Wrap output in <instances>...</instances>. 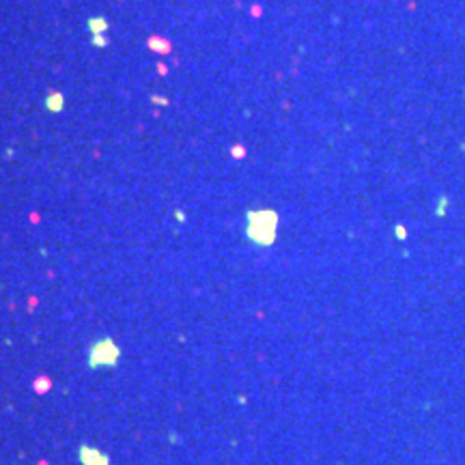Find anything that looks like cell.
Masks as SVG:
<instances>
[{"instance_id": "obj_1", "label": "cell", "mask_w": 465, "mask_h": 465, "mask_svg": "<svg viewBox=\"0 0 465 465\" xmlns=\"http://www.w3.org/2000/svg\"><path fill=\"white\" fill-rule=\"evenodd\" d=\"M276 226H278V215H276L272 209L250 211L248 213L246 235H248V239L252 243H256V246H269V243H274Z\"/></svg>"}, {"instance_id": "obj_2", "label": "cell", "mask_w": 465, "mask_h": 465, "mask_svg": "<svg viewBox=\"0 0 465 465\" xmlns=\"http://www.w3.org/2000/svg\"><path fill=\"white\" fill-rule=\"evenodd\" d=\"M118 345L112 338H99L91 345L89 349V364L93 369H104V366H115L118 362Z\"/></svg>"}, {"instance_id": "obj_3", "label": "cell", "mask_w": 465, "mask_h": 465, "mask_svg": "<svg viewBox=\"0 0 465 465\" xmlns=\"http://www.w3.org/2000/svg\"><path fill=\"white\" fill-rule=\"evenodd\" d=\"M78 459L82 465H110V459H108L106 452H101L99 448H93V446L80 448Z\"/></svg>"}, {"instance_id": "obj_4", "label": "cell", "mask_w": 465, "mask_h": 465, "mask_svg": "<svg viewBox=\"0 0 465 465\" xmlns=\"http://www.w3.org/2000/svg\"><path fill=\"white\" fill-rule=\"evenodd\" d=\"M108 28H110V24H108V20L104 18V15H93V18H89L91 35H106Z\"/></svg>"}, {"instance_id": "obj_5", "label": "cell", "mask_w": 465, "mask_h": 465, "mask_svg": "<svg viewBox=\"0 0 465 465\" xmlns=\"http://www.w3.org/2000/svg\"><path fill=\"white\" fill-rule=\"evenodd\" d=\"M46 108H47V110H52V112H63V108H65V97H63L61 93L47 95V97H46Z\"/></svg>"}, {"instance_id": "obj_6", "label": "cell", "mask_w": 465, "mask_h": 465, "mask_svg": "<svg viewBox=\"0 0 465 465\" xmlns=\"http://www.w3.org/2000/svg\"><path fill=\"white\" fill-rule=\"evenodd\" d=\"M149 43V47H153L155 52H160V54H168V41H162V39H158V37H151V39L147 41Z\"/></svg>"}, {"instance_id": "obj_7", "label": "cell", "mask_w": 465, "mask_h": 465, "mask_svg": "<svg viewBox=\"0 0 465 465\" xmlns=\"http://www.w3.org/2000/svg\"><path fill=\"white\" fill-rule=\"evenodd\" d=\"M93 43H95L97 47H106V46H108L106 35H93Z\"/></svg>"}, {"instance_id": "obj_8", "label": "cell", "mask_w": 465, "mask_h": 465, "mask_svg": "<svg viewBox=\"0 0 465 465\" xmlns=\"http://www.w3.org/2000/svg\"><path fill=\"white\" fill-rule=\"evenodd\" d=\"M151 99H153L155 104H160V106H166V104H168V99H164V97H158V95H153Z\"/></svg>"}, {"instance_id": "obj_9", "label": "cell", "mask_w": 465, "mask_h": 465, "mask_svg": "<svg viewBox=\"0 0 465 465\" xmlns=\"http://www.w3.org/2000/svg\"><path fill=\"white\" fill-rule=\"evenodd\" d=\"M232 155H237V158H241V155H243V153H241V149H239V147H237V149H232Z\"/></svg>"}]
</instances>
